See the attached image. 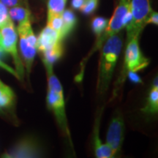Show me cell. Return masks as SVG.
Returning <instances> with one entry per match:
<instances>
[{"mask_svg": "<svg viewBox=\"0 0 158 158\" xmlns=\"http://www.w3.org/2000/svg\"><path fill=\"white\" fill-rule=\"evenodd\" d=\"M98 5V0H85L84 5L80 10L85 15H89L96 10Z\"/></svg>", "mask_w": 158, "mask_h": 158, "instance_id": "cell-20", "label": "cell"}, {"mask_svg": "<svg viewBox=\"0 0 158 158\" xmlns=\"http://www.w3.org/2000/svg\"><path fill=\"white\" fill-rule=\"evenodd\" d=\"M67 0H48V13L62 15L65 10Z\"/></svg>", "mask_w": 158, "mask_h": 158, "instance_id": "cell-19", "label": "cell"}, {"mask_svg": "<svg viewBox=\"0 0 158 158\" xmlns=\"http://www.w3.org/2000/svg\"><path fill=\"white\" fill-rule=\"evenodd\" d=\"M60 35L57 31L46 26L37 37V49L41 53L54 48L55 45L62 43Z\"/></svg>", "mask_w": 158, "mask_h": 158, "instance_id": "cell-10", "label": "cell"}, {"mask_svg": "<svg viewBox=\"0 0 158 158\" xmlns=\"http://www.w3.org/2000/svg\"><path fill=\"white\" fill-rule=\"evenodd\" d=\"M63 20V29L62 32V40L70 34L76 27L77 19L73 11L70 9L64 10L62 13Z\"/></svg>", "mask_w": 158, "mask_h": 158, "instance_id": "cell-13", "label": "cell"}, {"mask_svg": "<svg viewBox=\"0 0 158 158\" xmlns=\"http://www.w3.org/2000/svg\"><path fill=\"white\" fill-rule=\"evenodd\" d=\"M10 18L9 16L8 9L0 1V27L7 23Z\"/></svg>", "mask_w": 158, "mask_h": 158, "instance_id": "cell-21", "label": "cell"}, {"mask_svg": "<svg viewBox=\"0 0 158 158\" xmlns=\"http://www.w3.org/2000/svg\"><path fill=\"white\" fill-rule=\"evenodd\" d=\"M141 110L147 114H157L158 111V86L157 80L154 82L148 95L147 103Z\"/></svg>", "mask_w": 158, "mask_h": 158, "instance_id": "cell-12", "label": "cell"}, {"mask_svg": "<svg viewBox=\"0 0 158 158\" xmlns=\"http://www.w3.org/2000/svg\"><path fill=\"white\" fill-rule=\"evenodd\" d=\"M124 118L121 114H118L110 120L106 135V144L111 149L114 156L118 155L122 149L124 138Z\"/></svg>", "mask_w": 158, "mask_h": 158, "instance_id": "cell-9", "label": "cell"}, {"mask_svg": "<svg viewBox=\"0 0 158 158\" xmlns=\"http://www.w3.org/2000/svg\"><path fill=\"white\" fill-rule=\"evenodd\" d=\"M7 7H13L22 5V0H0Z\"/></svg>", "mask_w": 158, "mask_h": 158, "instance_id": "cell-23", "label": "cell"}, {"mask_svg": "<svg viewBox=\"0 0 158 158\" xmlns=\"http://www.w3.org/2000/svg\"><path fill=\"white\" fill-rule=\"evenodd\" d=\"M149 64V59L143 56L138 43V37H135L127 42L124 54V61L122 76L118 79V83L124 81L126 74L129 71L138 72L146 68Z\"/></svg>", "mask_w": 158, "mask_h": 158, "instance_id": "cell-7", "label": "cell"}, {"mask_svg": "<svg viewBox=\"0 0 158 158\" xmlns=\"http://www.w3.org/2000/svg\"><path fill=\"white\" fill-rule=\"evenodd\" d=\"M108 20L103 17H95L92 21V29L96 35L97 39L100 37L107 27Z\"/></svg>", "mask_w": 158, "mask_h": 158, "instance_id": "cell-18", "label": "cell"}, {"mask_svg": "<svg viewBox=\"0 0 158 158\" xmlns=\"http://www.w3.org/2000/svg\"><path fill=\"white\" fill-rule=\"evenodd\" d=\"M100 119L99 116L96 119L93 130V142L95 156L98 158H111L115 157L110 148L106 143H102L99 135V127H100Z\"/></svg>", "mask_w": 158, "mask_h": 158, "instance_id": "cell-11", "label": "cell"}, {"mask_svg": "<svg viewBox=\"0 0 158 158\" xmlns=\"http://www.w3.org/2000/svg\"><path fill=\"white\" fill-rule=\"evenodd\" d=\"M2 39L0 48L4 52L10 54L14 62L15 72L19 80H22L24 76V65L18 51V32L13 21L10 19L7 23L0 27Z\"/></svg>", "mask_w": 158, "mask_h": 158, "instance_id": "cell-4", "label": "cell"}, {"mask_svg": "<svg viewBox=\"0 0 158 158\" xmlns=\"http://www.w3.org/2000/svg\"><path fill=\"white\" fill-rule=\"evenodd\" d=\"M47 75L48 92L46 95V103L51 111L53 112L56 122L63 134L68 138L70 144L73 146L70 131L68 127L67 118L64 92L60 81L54 74L53 64L43 61Z\"/></svg>", "mask_w": 158, "mask_h": 158, "instance_id": "cell-1", "label": "cell"}, {"mask_svg": "<svg viewBox=\"0 0 158 158\" xmlns=\"http://www.w3.org/2000/svg\"><path fill=\"white\" fill-rule=\"evenodd\" d=\"M17 32L20 39L19 46L23 65L27 74L29 75L37 51V37L31 28L30 20L19 23Z\"/></svg>", "mask_w": 158, "mask_h": 158, "instance_id": "cell-3", "label": "cell"}, {"mask_svg": "<svg viewBox=\"0 0 158 158\" xmlns=\"http://www.w3.org/2000/svg\"><path fill=\"white\" fill-rule=\"evenodd\" d=\"M1 39H2V35H1V33H0V41H1Z\"/></svg>", "mask_w": 158, "mask_h": 158, "instance_id": "cell-27", "label": "cell"}, {"mask_svg": "<svg viewBox=\"0 0 158 158\" xmlns=\"http://www.w3.org/2000/svg\"><path fill=\"white\" fill-rule=\"evenodd\" d=\"M130 1L131 0H118L117 5L114 10L113 15L108 21L107 27H106L103 33L100 35V37L97 39L95 44L90 51L87 57L84 59L87 61V59L95 52L96 51L100 50L103 43L106 42L110 37L114 35L118 34L124 28V20L126 13L129 10L130 7Z\"/></svg>", "mask_w": 158, "mask_h": 158, "instance_id": "cell-5", "label": "cell"}, {"mask_svg": "<svg viewBox=\"0 0 158 158\" xmlns=\"http://www.w3.org/2000/svg\"><path fill=\"white\" fill-rule=\"evenodd\" d=\"M43 155V149L37 139L26 137L16 143L2 155L6 158H35Z\"/></svg>", "mask_w": 158, "mask_h": 158, "instance_id": "cell-8", "label": "cell"}, {"mask_svg": "<svg viewBox=\"0 0 158 158\" xmlns=\"http://www.w3.org/2000/svg\"><path fill=\"white\" fill-rule=\"evenodd\" d=\"M15 94L12 89L7 85H5L0 89V109L7 108L13 104Z\"/></svg>", "mask_w": 158, "mask_h": 158, "instance_id": "cell-15", "label": "cell"}, {"mask_svg": "<svg viewBox=\"0 0 158 158\" xmlns=\"http://www.w3.org/2000/svg\"><path fill=\"white\" fill-rule=\"evenodd\" d=\"M127 76H128L130 80L133 83H134V84H143L141 77L137 73V72L129 71V72L127 73Z\"/></svg>", "mask_w": 158, "mask_h": 158, "instance_id": "cell-22", "label": "cell"}, {"mask_svg": "<svg viewBox=\"0 0 158 158\" xmlns=\"http://www.w3.org/2000/svg\"><path fill=\"white\" fill-rule=\"evenodd\" d=\"M9 16L12 21H18L19 23L23 22L27 20H30L31 13L28 8H26L22 6L10 7L8 10Z\"/></svg>", "mask_w": 158, "mask_h": 158, "instance_id": "cell-14", "label": "cell"}, {"mask_svg": "<svg viewBox=\"0 0 158 158\" xmlns=\"http://www.w3.org/2000/svg\"><path fill=\"white\" fill-rule=\"evenodd\" d=\"M149 23H152L154 25L157 26L158 24V14L157 12L152 11L151 14L149 15V18L147 20L146 24H149Z\"/></svg>", "mask_w": 158, "mask_h": 158, "instance_id": "cell-24", "label": "cell"}, {"mask_svg": "<svg viewBox=\"0 0 158 158\" xmlns=\"http://www.w3.org/2000/svg\"><path fill=\"white\" fill-rule=\"evenodd\" d=\"M130 10L132 20L126 27L127 42L139 37L146 25L147 20L152 12L150 0H131Z\"/></svg>", "mask_w": 158, "mask_h": 158, "instance_id": "cell-6", "label": "cell"}, {"mask_svg": "<svg viewBox=\"0 0 158 158\" xmlns=\"http://www.w3.org/2000/svg\"><path fill=\"white\" fill-rule=\"evenodd\" d=\"M5 84H4V83H3L2 81L1 80H0V89H1V88H2L3 86H5Z\"/></svg>", "mask_w": 158, "mask_h": 158, "instance_id": "cell-26", "label": "cell"}, {"mask_svg": "<svg viewBox=\"0 0 158 158\" xmlns=\"http://www.w3.org/2000/svg\"><path fill=\"white\" fill-rule=\"evenodd\" d=\"M122 43V35L118 33L110 37L100 48L97 89L101 95H103L109 88L114 69L121 53Z\"/></svg>", "mask_w": 158, "mask_h": 158, "instance_id": "cell-2", "label": "cell"}, {"mask_svg": "<svg viewBox=\"0 0 158 158\" xmlns=\"http://www.w3.org/2000/svg\"><path fill=\"white\" fill-rule=\"evenodd\" d=\"M63 48H62V42L59 43L55 45L54 48L50 50L45 51L42 53L43 54V61L51 63L54 64L55 62H56L58 59L62 56Z\"/></svg>", "mask_w": 158, "mask_h": 158, "instance_id": "cell-16", "label": "cell"}, {"mask_svg": "<svg viewBox=\"0 0 158 158\" xmlns=\"http://www.w3.org/2000/svg\"><path fill=\"white\" fill-rule=\"evenodd\" d=\"M85 0H72L71 2V6L73 9L80 10L82 5H84Z\"/></svg>", "mask_w": 158, "mask_h": 158, "instance_id": "cell-25", "label": "cell"}, {"mask_svg": "<svg viewBox=\"0 0 158 158\" xmlns=\"http://www.w3.org/2000/svg\"><path fill=\"white\" fill-rule=\"evenodd\" d=\"M47 26L51 27L60 35L62 38V32L63 29V20L62 15L59 14H51L48 13V19H47Z\"/></svg>", "mask_w": 158, "mask_h": 158, "instance_id": "cell-17", "label": "cell"}]
</instances>
